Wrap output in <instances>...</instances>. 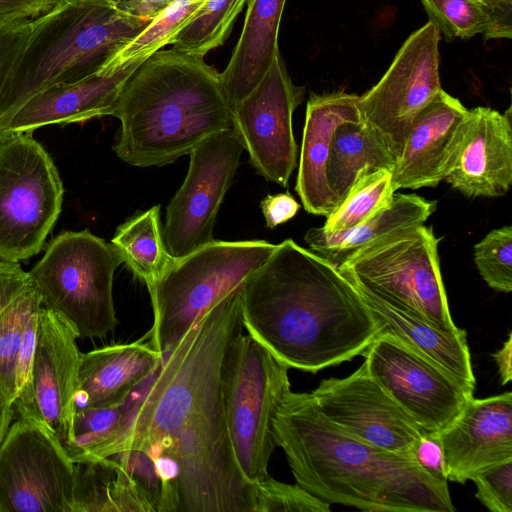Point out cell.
<instances>
[{"instance_id":"cell-1","label":"cell","mask_w":512,"mask_h":512,"mask_svg":"<svg viewBox=\"0 0 512 512\" xmlns=\"http://www.w3.org/2000/svg\"><path fill=\"white\" fill-rule=\"evenodd\" d=\"M241 317L277 360L312 373L363 355L383 329L335 265L292 239L242 283Z\"/></svg>"},{"instance_id":"cell-2","label":"cell","mask_w":512,"mask_h":512,"mask_svg":"<svg viewBox=\"0 0 512 512\" xmlns=\"http://www.w3.org/2000/svg\"><path fill=\"white\" fill-rule=\"evenodd\" d=\"M273 438L296 483L328 503L368 512H454L448 481L414 455L373 446L329 420L310 393L289 390L273 419Z\"/></svg>"},{"instance_id":"cell-3","label":"cell","mask_w":512,"mask_h":512,"mask_svg":"<svg viewBox=\"0 0 512 512\" xmlns=\"http://www.w3.org/2000/svg\"><path fill=\"white\" fill-rule=\"evenodd\" d=\"M111 116L121 123L113 150L142 168L174 163L205 138L232 127L220 73L203 58L173 48L141 62Z\"/></svg>"},{"instance_id":"cell-4","label":"cell","mask_w":512,"mask_h":512,"mask_svg":"<svg viewBox=\"0 0 512 512\" xmlns=\"http://www.w3.org/2000/svg\"><path fill=\"white\" fill-rule=\"evenodd\" d=\"M241 285L210 307L129 394L120 426L89 460L124 450L146 452L220 396L225 354L243 330Z\"/></svg>"},{"instance_id":"cell-5","label":"cell","mask_w":512,"mask_h":512,"mask_svg":"<svg viewBox=\"0 0 512 512\" xmlns=\"http://www.w3.org/2000/svg\"><path fill=\"white\" fill-rule=\"evenodd\" d=\"M149 23L122 11L117 0H57L31 20L27 43L0 95V129L41 90L97 74Z\"/></svg>"},{"instance_id":"cell-6","label":"cell","mask_w":512,"mask_h":512,"mask_svg":"<svg viewBox=\"0 0 512 512\" xmlns=\"http://www.w3.org/2000/svg\"><path fill=\"white\" fill-rule=\"evenodd\" d=\"M265 240L219 241L174 258L148 289L153 309L151 330L141 339L162 356L172 351L196 321L239 287L273 253Z\"/></svg>"},{"instance_id":"cell-7","label":"cell","mask_w":512,"mask_h":512,"mask_svg":"<svg viewBox=\"0 0 512 512\" xmlns=\"http://www.w3.org/2000/svg\"><path fill=\"white\" fill-rule=\"evenodd\" d=\"M430 227H408L355 251L337 266L355 288L438 329L457 332Z\"/></svg>"},{"instance_id":"cell-8","label":"cell","mask_w":512,"mask_h":512,"mask_svg":"<svg viewBox=\"0 0 512 512\" xmlns=\"http://www.w3.org/2000/svg\"><path fill=\"white\" fill-rule=\"evenodd\" d=\"M123 259L89 230L65 231L48 243L29 275L42 306L65 319L78 338H103L118 324L113 278Z\"/></svg>"},{"instance_id":"cell-9","label":"cell","mask_w":512,"mask_h":512,"mask_svg":"<svg viewBox=\"0 0 512 512\" xmlns=\"http://www.w3.org/2000/svg\"><path fill=\"white\" fill-rule=\"evenodd\" d=\"M146 453L174 461L176 512H254L255 483L236 458L221 393Z\"/></svg>"},{"instance_id":"cell-10","label":"cell","mask_w":512,"mask_h":512,"mask_svg":"<svg viewBox=\"0 0 512 512\" xmlns=\"http://www.w3.org/2000/svg\"><path fill=\"white\" fill-rule=\"evenodd\" d=\"M288 369L243 333L231 341L222 363L220 393L226 425L238 463L253 483L269 476L276 448L273 419L291 390Z\"/></svg>"},{"instance_id":"cell-11","label":"cell","mask_w":512,"mask_h":512,"mask_svg":"<svg viewBox=\"0 0 512 512\" xmlns=\"http://www.w3.org/2000/svg\"><path fill=\"white\" fill-rule=\"evenodd\" d=\"M64 187L51 156L32 132L0 137V258L37 255L62 209Z\"/></svg>"},{"instance_id":"cell-12","label":"cell","mask_w":512,"mask_h":512,"mask_svg":"<svg viewBox=\"0 0 512 512\" xmlns=\"http://www.w3.org/2000/svg\"><path fill=\"white\" fill-rule=\"evenodd\" d=\"M75 463L42 421L17 417L0 444V512H73Z\"/></svg>"},{"instance_id":"cell-13","label":"cell","mask_w":512,"mask_h":512,"mask_svg":"<svg viewBox=\"0 0 512 512\" xmlns=\"http://www.w3.org/2000/svg\"><path fill=\"white\" fill-rule=\"evenodd\" d=\"M440 31L428 21L403 43L379 82L359 96L362 122L371 127L398 159L416 116L442 89Z\"/></svg>"},{"instance_id":"cell-14","label":"cell","mask_w":512,"mask_h":512,"mask_svg":"<svg viewBox=\"0 0 512 512\" xmlns=\"http://www.w3.org/2000/svg\"><path fill=\"white\" fill-rule=\"evenodd\" d=\"M244 150L233 127L214 133L189 153L186 177L166 208L162 236L173 258L212 242L223 198Z\"/></svg>"},{"instance_id":"cell-15","label":"cell","mask_w":512,"mask_h":512,"mask_svg":"<svg viewBox=\"0 0 512 512\" xmlns=\"http://www.w3.org/2000/svg\"><path fill=\"white\" fill-rule=\"evenodd\" d=\"M363 356L369 374L426 433L450 425L473 397L448 371L381 333Z\"/></svg>"},{"instance_id":"cell-16","label":"cell","mask_w":512,"mask_h":512,"mask_svg":"<svg viewBox=\"0 0 512 512\" xmlns=\"http://www.w3.org/2000/svg\"><path fill=\"white\" fill-rule=\"evenodd\" d=\"M304 95L305 87L293 83L278 52L259 84L231 107L232 127L256 172L283 187L297 165L292 117Z\"/></svg>"},{"instance_id":"cell-17","label":"cell","mask_w":512,"mask_h":512,"mask_svg":"<svg viewBox=\"0 0 512 512\" xmlns=\"http://www.w3.org/2000/svg\"><path fill=\"white\" fill-rule=\"evenodd\" d=\"M310 395L329 420L381 449L414 455L426 434L364 363L345 378L323 379Z\"/></svg>"},{"instance_id":"cell-18","label":"cell","mask_w":512,"mask_h":512,"mask_svg":"<svg viewBox=\"0 0 512 512\" xmlns=\"http://www.w3.org/2000/svg\"><path fill=\"white\" fill-rule=\"evenodd\" d=\"M73 327L58 314L41 307L33 362V387L42 421L68 450L73 440V419L81 352Z\"/></svg>"},{"instance_id":"cell-19","label":"cell","mask_w":512,"mask_h":512,"mask_svg":"<svg viewBox=\"0 0 512 512\" xmlns=\"http://www.w3.org/2000/svg\"><path fill=\"white\" fill-rule=\"evenodd\" d=\"M434 434L448 481L465 484L475 474L512 460V393L472 397L450 425Z\"/></svg>"},{"instance_id":"cell-20","label":"cell","mask_w":512,"mask_h":512,"mask_svg":"<svg viewBox=\"0 0 512 512\" xmlns=\"http://www.w3.org/2000/svg\"><path fill=\"white\" fill-rule=\"evenodd\" d=\"M511 108L469 110L444 180L467 197H500L512 183Z\"/></svg>"},{"instance_id":"cell-21","label":"cell","mask_w":512,"mask_h":512,"mask_svg":"<svg viewBox=\"0 0 512 512\" xmlns=\"http://www.w3.org/2000/svg\"><path fill=\"white\" fill-rule=\"evenodd\" d=\"M469 110L441 89L416 116L392 172L394 190L435 187L445 179Z\"/></svg>"},{"instance_id":"cell-22","label":"cell","mask_w":512,"mask_h":512,"mask_svg":"<svg viewBox=\"0 0 512 512\" xmlns=\"http://www.w3.org/2000/svg\"><path fill=\"white\" fill-rule=\"evenodd\" d=\"M141 63L109 75L95 74L73 83L50 86L28 99L0 129L10 133L34 132L48 125L82 123L112 114L118 96Z\"/></svg>"},{"instance_id":"cell-23","label":"cell","mask_w":512,"mask_h":512,"mask_svg":"<svg viewBox=\"0 0 512 512\" xmlns=\"http://www.w3.org/2000/svg\"><path fill=\"white\" fill-rule=\"evenodd\" d=\"M358 99L335 91L311 94L307 102L295 190L310 214L328 216L336 208L326 178L330 145L339 125L361 121Z\"/></svg>"},{"instance_id":"cell-24","label":"cell","mask_w":512,"mask_h":512,"mask_svg":"<svg viewBox=\"0 0 512 512\" xmlns=\"http://www.w3.org/2000/svg\"><path fill=\"white\" fill-rule=\"evenodd\" d=\"M162 360L163 356L142 339L81 353L76 410L124 402Z\"/></svg>"},{"instance_id":"cell-25","label":"cell","mask_w":512,"mask_h":512,"mask_svg":"<svg viewBox=\"0 0 512 512\" xmlns=\"http://www.w3.org/2000/svg\"><path fill=\"white\" fill-rule=\"evenodd\" d=\"M286 0H247L239 40L220 80L229 105L243 100L262 80L278 49Z\"/></svg>"},{"instance_id":"cell-26","label":"cell","mask_w":512,"mask_h":512,"mask_svg":"<svg viewBox=\"0 0 512 512\" xmlns=\"http://www.w3.org/2000/svg\"><path fill=\"white\" fill-rule=\"evenodd\" d=\"M357 291L381 321L382 333L391 334L413 351L448 371L464 386L474 390L476 381L465 330L447 332L438 329L364 291Z\"/></svg>"},{"instance_id":"cell-27","label":"cell","mask_w":512,"mask_h":512,"mask_svg":"<svg viewBox=\"0 0 512 512\" xmlns=\"http://www.w3.org/2000/svg\"><path fill=\"white\" fill-rule=\"evenodd\" d=\"M436 200L416 194H394L391 204L369 220L347 230L310 228L304 236L311 251L336 267L361 247L399 230L422 225L436 210Z\"/></svg>"},{"instance_id":"cell-28","label":"cell","mask_w":512,"mask_h":512,"mask_svg":"<svg viewBox=\"0 0 512 512\" xmlns=\"http://www.w3.org/2000/svg\"><path fill=\"white\" fill-rule=\"evenodd\" d=\"M73 512H155L130 472L114 457L75 463Z\"/></svg>"},{"instance_id":"cell-29","label":"cell","mask_w":512,"mask_h":512,"mask_svg":"<svg viewBox=\"0 0 512 512\" xmlns=\"http://www.w3.org/2000/svg\"><path fill=\"white\" fill-rule=\"evenodd\" d=\"M42 307L29 272L0 258V396L15 389L18 349L30 315Z\"/></svg>"},{"instance_id":"cell-30","label":"cell","mask_w":512,"mask_h":512,"mask_svg":"<svg viewBox=\"0 0 512 512\" xmlns=\"http://www.w3.org/2000/svg\"><path fill=\"white\" fill-rule=\"evenodd\" d=\"M396 163V157L382 138L362 120L339 125L331 141L326 167L327 183L336 207L365 167L393 172Z\"/></svg>"},{"instance_id":"cell-31","label":"cell","mask_w":512,"mask_h":512,"mask_svg":"<svg viewBox=\"0 0 512 512\" xmlns=\"http://www.w3.org/2000/svg\"><path fill=\"white\" fill-rule=\"evenodd\" d=\"M111 243L126 266L148 289L174 260L163 240L160 205L128 218L118 226Z\"/></svg>"},{"instance_id":"cell-32","label":"cell","mask_w":512,"mask_h":512,"mask_svg":"<svg viewBox=\"0 0 512 512\" xmlns=\"http://www.w3.org/2000/svg\"><path fill=\"white\" fill-rule=\"evenodd\" d=\"M429 21L447 39H468L483 34L486 39L512 36V20L494 13L480 0H421Z\"/></svg>"},{"instance_id":"cell-33","label":"cell","mask_w":512,"mask_h":512,"mask_svg":"<svg viewBox=\"0 0 512 512\" xmlns=\"http://www.w3.org/2000/svg\"><path fill=\"white\" fill-rule=\"evenodd\" d=\"M392 171L365 167L341 203L326 216L322 229L347 230L387 208L394 197Z\"/></svg>"},{"instance_id":"cell-34","label":"cell","mask_w":512,"mask_h":512,"mask_svg":"<svg viewBox=\"0 0 512 512\" xmlns=\"http://www.w3.org/2000/svg\"><path fill=\"white\" fill-rule=\"evenodd\" d=\"M205 0H175L98 72L109 75L141 63L164 46L194 18Z\"/></svg>"},{"instance_id":"cell-35","label":"cell","mask_w":512,"mask_h":512,"mask_svg":"<svg viewBox=\"0 0 512 512\" xmlns=\"http://www.w3.org/2000/svg\"><path fill=\"white\" fill-rule=\"evenodd\" d=\"M247 0H205L194 18L173 38V49L203 58L221 46Z\"/></svg>"},{"instance_id":"cell-36","label":"cell","mask_w":512,"mask_h":512,"mask_svg":"<svg viewBox=\"0 0 512 512\" xmlns=\"http://www.w3.org/2000/svg\"><path fill=\"white\" fill-rule=\"evenodd\" d=\"M474 262L489 287L512 290V226L493 229L474 246Z\"/></svg>"},{"instance_id":"cell-37","label":"cell","mask_w":512,"mask_h":512,"mask_svg":"<svg viewBox=\"0 0 512 512\" xmlns=\"http://www.w3.org/2000/svg\"><path fill=\"white\" fill-rule=\"evenodd\" d=\"M123 412L124 402L77 409L73 419V440L67 450L71 460L74 463L78 462L90 450L106 440L117 429Z\"/></svg>"},{"instance_id":"cell-38","label":"cell","mask_w":512,"mask_h":512,"mask_svg":"<svg viewBox=\"0 0 512 512\" xmlns=\"http://www.w3.org/2000/svg\"><path fill=\"white\" fill-rule=\"evenodd\" d=\"M330 503L314 496L297 483L287 484L270 475L255 482L254 512H330Z\"/></svg>"},{"instance_id":"cell-39","label":"cell","mask_w":512,"mask_h":512,"mask_svg":"<svg viewBox=\"0 0 512 512\" xmlns=\"http://www.w3.org/2000/svg\"><path fill=\"white\" fill-rule=\"evenodd\" d=\"M40 309L30 315L22 333L16 361V395L13 403L17 417L38 421L42 419L34 396L33 362Z\"/></svg>"},{"instance_id":"cell-40","label":"cell","mask_w":512,"mask_h":512,"mask_svg":"<svg viewBox=\"0 0 512 512\" xmlns=\"http://www.w3.org/2000/svg\"><path fill=\"white\" fill-rule=\"evenodd\" d=\"M471 481L476 486V498L492 512H512V460L493 465Z\"/></svg>"},{"instance_id":"cell-41","label":"cell","mask_w":512,"mask_h":512,"mask_svg":"<svg viewBox=\"0 0 512 512\" xmlns=\"http://www.w3.org/2000/svg\"><path fill=\"white\" fill-rule=\"evenodd\" d=\"M31 32V20H0V95Z\"/></svg>"},{"instance_id":"cell-42","label":"cell","mask_w":512,"mask_h":512,"mask_svg":"<svg viewBox=\"0 0 512 512\" xmlns=\"http://www.w3.org/2000/svg\"><path fill=\"white\" fill-rule=\"evenodd\" d=\"M418 464L432 476L448 481L441 444L435 434H425L415 448Z\"/></svg>"},{"instance_id":"cell-43","label":"cell","mask_w":512,"mask_h":512,"mask_svg":"<svg viewBox=\"0 0 512 512\" xmlns=\"http://www.w3.org/2000/svg\"><path fill=\"white\" fill-rule=\"evenodd\" d=\"M300 205L289 193L267 195L261 201V210L270 229L292 219L298 212Z\"/></svg>"},{"instance_id":"cell-44","label":"cell","mask_w":512,"mask_h":512,"mask_svg":"<svg viewBox=\"0 0 512 512\" xmlns=\"http://www.w3.org/2000/svg\"><path fill=\"white\" fill-rule=\"evenodd\" d=\"M57 0H0V20H33L49 11Z\"/></svg>"},{"instance_id":"cell-45","label":"cell","mask_w":512,"mask_h":512,"mask_svg":"<svg viewBox=\"0 0 512 512\" xmlns=\"http://www.w3.org/2000/svg\"><path fill=\"white\" fill-rule=\"evenodd\" d=\"M175 0H117L125 13L146 21H153Z\"/></svg>"},{"instance_id":"cell-46","label":"cell","mask_w":512,"mask_h":512,"mask_svg":"<svg viewBox=\"0 0 512 512\" xmlns=\"http://www.w3.org/2000/svg\"><path fill=\"white\" fill-rule=\"evenodd\" d=\"M494 360L498 366L501 383L506 385L512 378V335L509 333L508 339L504 345L493 355Z\"/></svg>"},{"instance_id":"cell-47","label":"cell","mask_w":512,"mask_h":512,"mask_svg":"<svg viewBox=\"0 0 512 512\" xmlns=\"http://www.w3.org/2000/svg\"><path fill=\"white\" fill-rule=\"evenodd\" d=\"M497 15L512 20V0H480Z\"/></svg>"},{"instance_id":"cell-48","label":"cell","mask_w":512,"mask_h":512,"mask_svg":"<svg viewBox=\"0 0 512 512\" xmlns=\"http://www.w3.org/2000/svg\"><path fill=\"white\" fill-rule=\"evenodd\" d=\"M15 417L17 416L13 407H0V444Z\"/></svg>"}]
</instances>
